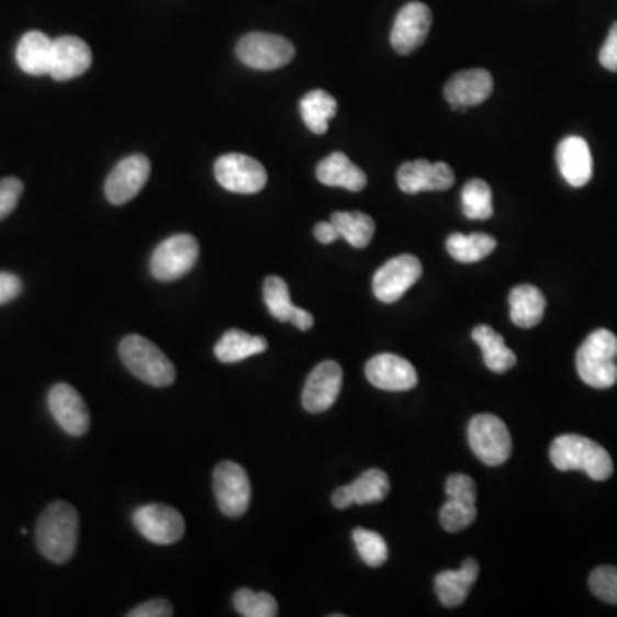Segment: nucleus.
Segmentation results:
<instances>
[{
	"instance_id": "nucleus-13",
	"label": "nucleus",
	"mask_w": 617,
	"mask_h": 617,
	"mask_svg": "<svg viewBox=\"0 0 617 617\" xmlns=\"http://www.w3.org/2000/svg\"><path fill=\"white\" fill-rule=\"evenodd\" d=\"M149 173H152V164L142 153L119 161L114 170L106 177V200L115 206L130 203L145 188Z\"/></svg>"
},
{
	"instance_id": "nucleus-19",
	"label": "nucleus",
	"mask_w": 617,
	"mask_h": 617,
	"mask_svg": "<svg viewBox=\"0 0 617 617\" xmlns=\"http://www.w3.org/2000/svg\"><path fill=\"white\" fill-rule=\"evenodd\" d=\"M93 63L90 45L78 36H59L54 40L51 76L55 81H71L85 75Z\"/></svg>"
},
{
	"instance_id": "nucleus-33",
	"label": "nucleus",
	"mask_w": 617,
	"mask_h": 617,
	"mask_svg": "<svg viewBox=\"0 0 617 617\" xmlns=\"http://www.w3.org/2000/svg\"><path fill=\"white\" fill-rule=\"evenodd\" d=\"M262 298H265L266 307L270 311L271 316L282 323H290L299 308L298 305L292 304L289 285L280 277L266 278Z\"/></svg>"
},
{
	"instance_id": "nucleus-35",
	"label": "nucleus",
	"mask_w": 617,
	"mask_h": 617,
	"mask_svg": "<svg viewBox=\"0 0 617 617\" xmlns=\"http://www.w3.org/2000/svg\"><path fill=\"white\" fill-rule=\"evenodd\" d=\"M352 537L363 563L371 568H381L386 563L388 543L378 531L356 528Z\"/></svg>"
},
{
	"instance_id": "nucleus-14",
	"label": "nucleus",
	"mask_w": 617,
	"mask_h": 617,
	"mask_svg": "<svg viewBox=\"0 0 617 617\" xmlns=\"http://www.w3.org/2000/svg\"><path fill=\"white\" fill-rule=\"evenodd\" d=\"M344 384V371L335 360L317 363L305 381L302 405L311 414H323L335 405Z\"/></svg>"
},
{
	"instance_id": "nucleus-27",
	"label": "nucleus",
	"mask_w": 617,
	"mask_h": 617,
	"mask_svg": "<svg viewBox=\"0 0 617 617\" xmlns=\"http://www.w3.org/2000/svg\"><path fill=\"white\" fill-rule=\"evenodd\" d=\"M266 348L268 340L262 336L249 335L240 329H228L215 345V356L220 362L237 363L266 352Z\"/></svg>"
},
{
	"instance_id": "nucleus-39",
	"label": "nucleus",
	"mask_w": 617,
	"mask_h": 617,
	"mask_svg": "<svg viewBox=\"0 0 617 617\" xmlns=\"http://www.w3.org/2000/svg\"><path fill=\"white\" fill-rule=\"evenodd\" d=\"M602 67L610 72H617V23L610 27L606 42L602 45L601 54H598Z\"/></svg>"
},
{
	"instance_id": "nucleus-20",
	"label": "nucleus",
	"mask_w": 617,
	"mask_h": 617,
	"mask_svg": "<svg viewBox=\"0 0 617 617\" xmlns=\"http://www.w3.org/2000/svg\"><path fill=\"white\" fill-rule=\"evenodd\" d=\"M494 81L491 72L485 69L460 71L446 82L445 98L451 109L461 110L467 106L481 105L493 93Z\"/></svg>"
},
{
	"instance_id": "nucleus-9",
	"label": "nucleus",
	"mask_w": 617,
	"mask_h": 617,
	"mask_svg": "<svg viewBox=\"0 0 617 617\" xmlns=\"http://www.w3.org/2000/svg\"><path fill=\"white\" fill-rule=\"evenodd\" d=\"M446 496L439 520L446 531H461L475 521L476 518V485L472 476L465 473H453L446 481Z\"/></svg>"
},
{
	"instance_id": "nucleus-11",
	"label": "nucleus",
	"mask_w": 617,
	"mask_h": 617,
	"mask_svg": "<svg viewBox=\"0 0 617 617\" xmlns=\"http://www.w3.org/2000/svg\"><path fill=\"white\" fill-rule=\"evenodd\" d=\"M213 491L223 515L243 516L249 509L250 481L235 461H222L213 472Z\"/></svg>"
},
{
	"instance_id": "nucleus-15",
	"label": "nucleus",
	"mask_w": 617,
	"mask_h": 617,
	"mask_svg": "<svg viewBox=\"0 0 617 617\" xmlns=\"http://www.w3.org/2000/svg\"><path fill=\"white\" fill-rule=\"evenodd\" d=\"M433 24V12L423 2H408L400 9L391 27V45L400 55L417 51L426 42Z\"/></svg>"
},
{
	"instance_id": "nucleus-7",
	"label": "nucleus",
	"mask_w": 617,
	"mask_h": 617,
	"mask_svg": "<svg viewBox=\"0 0 617 617\" xmlns=\"http://www.w3.org/2000/svg\"><path fill=\"white\" fill-rule=\"evenodd\" d=\"M237 57L240 63L258 71H274L290 64L295 55L290 40L271 33H249L238 40Z\"/></svg>"
},
{
	"instance_id": "nucleus-32",
	"label": "nucleus",
	"mask_w": 617,
	"mask_h": 617,
	"mask_svg": "<svg viewBox=\"0 0 617 617\" xmlns=\"http://www.w3.org/2000/svg\"><path fill=\"white\" fill-rule=\"evenodd\" d=\"M463 215L470 220H489L493 216V191L482 179H472L461 191Z\"/></svg>"
},
{
	"instance_id": "nucleus-31",
	"label": "nucleus",
	"mask_w": 617,
	"mask_h": 617,
	"mask_svg": "<svg viewBox=\"0 0 617 617\" xmlns=\"http://www.w3.org/2000/svg\"><path fill=\"white\" fill-rule=\"evenodd\" d=\"M333 225L350 246L363 249L374 237L375 223L371 216L360 212H336L332 215Z\"/></svg>"
},
{
	"instance_id": "nucleus-24",
	"label": "nucleus",
	"mask_w": 617,
	"mask_h": 617,
	"mask_svg": "<svg viewBox=\"0 0 617 617\" xmlns=\"http://www.w3.org/2000/svg\"><path fill=\"white\" fill-rule=\"evenodd\" d=\"M481 566L475 559L467 558L460 570H446L436 576V594L442 606L458 607L467 601L473 583L479 579Z\"/></svg>"
},
{
	"instance_id": "nucleus-10",
	"label": "nucleus",
	"mask_w": 617,
	"mask_h": 617,
	"mask_svg": "<svg viewBox=\"0 0 617 617\" xmlns=\"http://www.w3.org/2000/svg\"><path fill=\"white\" fill-rule=\"evenodd\" d=\"M423 277V265L415 256L402 255L384 262L372 278L375 298L384 304H395L405 295L418 278Z\"/></svg>"
},
{
	"instance_id": "nucleus-23",
	"label": "nucleus",
	"mask_w": 617,
	"mask_h": 617,
	"mask_svg": "<svg viewBox=\"0 0 617 617\" xmlns=\"http://www.w3.org/2000/svg\"><path fill=\"white\" fill-rule=\"evenodd\" d=\"M316 177L321 184L329 188L347 189L350 192L363 191L368 186V176L362 168L350 161L345 153H332L316 167Z\"/></svg>"
},
{
	"instance_id": "nucleus-1",
	"label": "nucleus",
	"mask_w": 617,
	"mask_h": 617,
	"mask_svg": "<svg viewBox=\"0 0 617 617\" xmlns=\"http://www.w3.org/2000/svg\"><path fill=\"white\" fill-rule=\"evenodd\" d=\"M79 515L75 506L57 501L45 508L36 524V546L55 564L71 561L78 547Z\"/></svg>"
},
{
	"instance_id": "nucleus-22",
	"label": "nucleus",
	"mask_w": 617,
	"mask_h": 617,
	"mask_svg": "<svg viewBox=\"0 0 617 617\" xmlns=\"http://www.w3.org/2000/svg\"><path fill=\"white\" fill-rule=\"evenodd\" d=\"M390 494V479L380 469L366 470L352 484L336 489L333 493V506L347 509L352 504L380 503Z\"/></svg>"
},
{
	"instance_id": "nucleus-28",
	"label": "nucleus",
	"mask_w": 617,
	"mask_h": 617,
	"mask_svg": "<svg viewBox=\"0 0 617 617\" xmlns=\"http://www.w3.org/2000/svg\"><path fill=\"white\" fill-rule=\"evenodd\" d=\"M473 341L481 347L485 366L496 374H504L515 368L516 356L504 344L503 336L494 332L491 326L481 325L473 328Z\"/></svg>"
},
{
	"instance_id": "nucleus-4",
	"label": "nucleus",
	"mask_w": 617,
	"mask_h": 617,
	"mask_svg": "<svg viewBox=\"0 0 617 617\" xmlns=\"http://www.w3.org/2000/svg\"><path fill=\"white\" fill-rule=\"evenodd\" d=\"M119 356L131 374L155 388H167L176 381V368L157 345L142 335L125 336Z\"/></svg>"
},
{
	"instance_id": "nucleus-34",
	"label": "nucleus",
	"mask_w": 617,
	"mask_h": 617,
	"mask_svg": "<svg viewBox=\"0 0 617 617\" xmlns=\"http://www.w3.org/2000/svg\"><path fill=\"white\" fill-rule=\"evenodd\" d=\"M234 606L240 616L246 617H274L278 616V604L273 595L266 592H253L240 588L234 595Z\"/></svg>"
},
{
	"instance_id": "nucleus-26",
	"label": "nucleus",
	"mask_w": 617,
	"mask_h": 617,
	"mask_svg": "<svg viewBox=\"0 0 617 617\" xmlns=\"http://www.w3.org/2000/svg\"><path fill=\"white\" fill-rule=\"evenodd\" d=\"M546 313V298L537 287L518 285L509 292V316L520 328H534Z\"/></svg>"
},
{
	"instance_id": "nucleus-37",
	"label": "nucleus",
	"mask_w": 617,
	"mask_h": 617,
	"mask_svg": "<svg viewBox=\"0 0 617 617\" xmlns=\"http://www.w3.org/2000/svg\"><path fill=\"white\" fill-rule=\"evenodd\" d=\"M23 191V182L16 177L0 180V220L8 218L16 210Z\"/></svg>"
},
{
	"instance_id": "nucleus-36",
	"label": "nucleus",
	"mask_w": 617,
	"mask_h": 617,
	"mask_svg": "<svg viewBox=\"0 0 617 617\" xmlns=\"http://www.w3.org/2000/svg\"><path fill=\"white\" fill-rule=\"evenodd\" d=\"M592 594L601 601L617 606V568L601 566L592 571L588 579Z\"/></svg>"
},
{
	"instance_id": "nucleus-18",
	"label": "nucleus",
	"mask_w": 617,
	"mask_h": 617,
	"mask_svg": "<svg viewBox=\"0 0 617 617\" xmlns=\"http://www.w3.org/2000/svg\"><path fill=\"white\" fill-rule=\"evenodd\" d=\"M366 378L384 391H408L417 386V371L408 360L393 354L372 357L366 366Z\"/></svg>"
},
{
	"instance_id": "nucleus-21",
	"label": "nucleus",
	"mask_w": 617,
	"mask_h": 617,
	"mask_svg": "<svg viewBox=\"0 0 617 617\" xmlns=\"http://www.w3.org/2000/svg\"><path fill=\"white\" fill-rule=\"evenodd\" d=\"M559 172L573 188H583L594 176V158L591 146L580 136L564 137L556 149Z\"/></svg>"
},
{
	"instance_id": "nucleus-16",
	"label": "nucleus",
	"mask_w": 617,
	"mask_h": 617,
	"mask_svg": "<svg viewBox=\"0 0 617 617\" xmlns=\"http://www.w3.org/2000/svg\"><path fill=\"white\" fill-rule=\"evenodd\" d=\"M48 411L55 423L69 436H85L90 429V412L87 403L71 384L59 383L48 393Z\"/></svg>"
},
{
	"instance_id": "nucleus-3",
	"label": "nucleus",
	"mask_w": 617,
	"mask_h": 617,
	"mask_svg": "<svg viewBox=\"0 0 617 617\" xmlns=\"http://www.w3.org/2000/svg\"><path fill=\"white\" fill-rule=\"evenodd\" d=\"M617 336L597 329L586 336L576 352V371L583 383L595 390H609L617 383Z\"/></svg>"
},
{
	"instance_id": "nucleus-30",
	"label": "nucleus",
	"mask_w": 617,
	"mask_h": 617,
	"mask_svg": "<svg viewBox=\"0 0 617 617\" xmlns=\"http://www.w3.org/2000/svg\"><path fill=\"white\" fill-rule=\"evenodd\" d=\"M496 238L487 234H451L446 240V249L451 258L463 265L482 261L496 249Z\"/></svg>"
},
{
	"instance_id": "nucleus-2",
	"label": "nucleus",
	"mask_w": 617,
	"mask_h": 617,
	"mask_svg": "<svg viewBox=\"0 0 617 617\" xmlns=\"http://www.w3.org/2000/svg\"><path fill=\"white\" fill-rule=\"evenodd\" d=\"M552 465L561 472L582 470L597 482L607 481L614 472L613 460L604 446L580 434H563L549 450Z\"/></svg>"
},
{
	"instance_id": "nucleus-12",
	"label": "nucleus",
	"mask_w": 617,
	"mask_h": 617,
	"mask_svg": "<svg viewBox=\"0 0 617 617\" xmlns=\"http://www.w3.org/2000/svg\"><path fill=\"white\" fill-rule=\"evenodd\" d=\"M133 521L146 540L158 546H170L184 537V518L167 504H145L134 512Z\"/></svg>"
},
{
	"instance_id": "nucleus-8",
	"label": "nucleus",
	"mask_w": 617,
	"mask_h": 617,
	"mask_svg": "<svg viewBox=\"0 0 617 617\" xmlns=\"http://www.w3.org/2000/svg\"><path fill=\"white\" fill-rule=\"evenodd\" d=\"M218 184L235 194H256L265 189L268 173L256 158L243 153H227L215 161Z\"/></svg>"
},
{
	"instance_id": "nucleus-17",
	"label": "nucleus",
	"mask_w": 617,
	"mask_h": 617,
	"mask_svg": "<svg viewBox=\"0 0 617 617\" xmlns=\"http://www.w3.org/2000/svg\"><path fill=\"white\" fill-rule=\"evenodd\" d=\"M400 189L406 194L423 191H448L453 188L455 172L445 161L430 164L427 160L406 161L396 172Z\"/></svg>"
},
{
	"instance_id": "nucleus-6",
	"label": "nucleus",
	"mask_w": 617,
	"mask_h": 617,
	"mask_svg": "<svg viewBox=\"0 0 617 617\" xmlns=\"http://www.w3.org/2000/svg\"><path fill=\"white\" fill-rule=\"evenodd\" d=\"M198 258L200 244L192 235H172L155 249L149 268L153 277L160 282H176L194 268Z\"/></svg>"
},
{
	"instance_id": "nucleus-40",
	"label": "nucleus",
	"mask_w": 617,
	"mask_h": 617,
	"mask_svg": "<svg viewBox=\"0 0 617 617\" xmlns=\"http://www.w3.org/2000/svg\"><path fill=\"white\" fill-rule=\"evenodd\" d=\"M23 292V282L16 274L0 271V305L9 304L20 298Z\"/></svg>"
},
{
	"instance_id": "nucleus-25",
	"label": "nucleus",
	"mask_w": 617,
	"mask_h": 617,
	"mask_svg": "<svg viewBox=\"0 0 617 617\" xmlns=\"http://www.w3.org/2000/svg\"><path fill=\"white\" fill-rule=\"evenodd\" d=\"M52 54H54V40L45 33H24L16 48V63L21 71L30 76L51 75Z\"/></svg>"
},
{
	"instance_id": "nucleus-5",
	"label": "nucleus",
	"mask_w": 617,
	"mask_h": 617,
	"mask_svg": "<svg viewBox=\"0 0 617 617\" xmlns=\"http://www.w3.org/2000/svg\"><path fill=\"white\" fill-rule=\"evenodd\" d=\"M469 442L485 465L500 467L512 457V434L496 415H475L469 424Z\"/></svg>"
},
{
	"instance_id": "nucleus-29",
	"label": "nucleus",
	"mask_w": 617,
	"mask_h": 617,
	"mask_svg": "<svg viewBox=\"0 0 617 617\" xmlns=\"http://www.w3.org/2000/svg\"><path fill=\"white\" fill-rule=\"evenodd\" d=\"M338 103L335 97L325 90L308 91L301 100L302 121L314 134H325L329 121L336 115Z\"/></svg>"
},
{
	"instance_id": "nucleus-41",
	"label": "nucleus",
	"mask_w": 617,
	"mask_h": 617,
	"mask_svg": "<svg viewBox=\"0 0 617 617\" xmlns=\"http://www.w3.org/2000/svg\"><path fill=\"white\" fill-rule=\"evenodd\" d=\"M314 237L317 238V243L333 244L340 238V234H338L332 220H329V222L317 223L316 227H314Z\"/></svg>"
},
{
	"instance_id": "nucleus-38",
	"label": "nucleus",
	"mask_w": 617,
	"mask_h": 617,
	"mask_svg": "<svg viewBox=\"0 0 617 617\" xmlns=\"http://www.w3.org/2000/svg\"><path fill=\"white\" fill-rule=\"evenodd\" d=\"M173 616V607L170 602L165 598H153L145 602L142 606L131 610L127 617H170Z\"/></svg>"
},
{
	"instance_id": "nucleus-42",
	"label": "nucleus",
	"mask_w": 617,
	"mask_h": 617,
	"mask_svg": "<svg viewBox=\"0 0 617 617\" xmlns=\"http://www.w3.org/2000/svg\"><path fill=\"white\" fill-rule=\"evenodd\" d=\"M292 325L298 326L301 332H308V329L313 328L314 325V317L313 314L307 313L305 308L299 307L293 314L292 321H290Z\"/></svg>"
}]
</instances>
